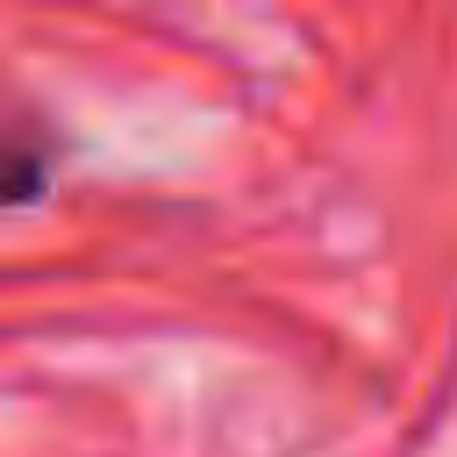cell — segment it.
Returning <instances> with one entry per match:
<instances>
[{
    "mask_svg": "<svg viewBox=\"0 0 457 457\" xmlns=\"http://www.w3.org/2000/svg\"><path fill=\"white\" fill-rule=\"evenodd\" d=\"M50 186V136L0 114V207H29Z\"/></svg>",
    "mask_w": 457,
    "mask_h": 457,
    "instance_id": "1",
    "label": "cell"
}]
</instances>
